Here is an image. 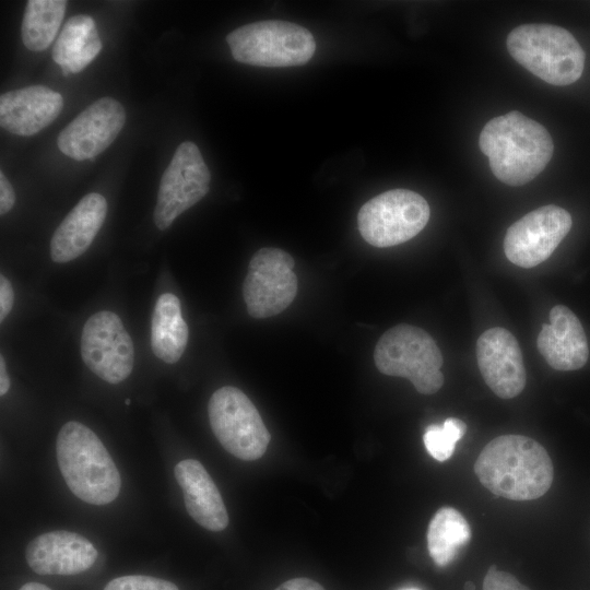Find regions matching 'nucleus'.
I'll return each mask as SVG.
<instances>
[{
    "label": "nucleus",
    "instance_id": "32",
    "mask_svg": "<svg viewBox=\"0 0 590 590\" xmlns=\"http://www.w3.org/2000/svg\"><path fill=\"white\" fill-rule=\"evenodd\" d=\"M464 590H475V586L471 581H467L464 585Z\"/></svg>",
    "mask_w": 590,
    "mask_h": 590
},
{
    "label": "nucleus",
    "instance_id": "24",
    "mask_svg": "<svg viewBox=\"0 0 590 590\" xmlns=\"http://www.w3.org/2000/svg\"><path fill=\"white\" fill-rule=\"evenodd\" d=\"M467 430L463 421L449 417L441 425H429L423 436L424 445L429 455L437 461L448 460Z\"/></svg>",
    "mask_w": 590,
    "mask_h": 590
},
{
    "label": "nucleus",
    "instance_id": "30",
    "mask_svg": "<svg viewBox=\"0 0 590 590\" xmlns=\"http://www.w3.org/2000/svg\"><path fill=\"white\" fill-rule=\"evenodd\" d=\"M10 388V378L7 374L3 355L0 356V394L4 396Z\"/></svg>",
    "mask_w": 590,
    "mask_h": 590
},
{
    "label": "nucleus",
    "instance_id": "21",
    "mask_svg": "<svg viewBox=\"0 0 590 590\" xmlns=\"http://www.w3.org/2000/svg\"><path fill=\"white\" fill-rule=\"evenodd\" d=\"M188 326L182 318L178 297L162 294L151 321V346L154 355L167 364L178 362L188 343Z\"/></svg>",
    "mask_w": 590,
    "mask_h": 590
},
{
    "label": "nucleus",
    "instance_id": "12",
    "mask_svg": "<svg viewBox=\"0 0 590 590\" xmlns=\"http://www.w3.org/2000/svg\"><path fill=\"white\" fill-rule=\"evenodd\" d=\"M570 214L550 204L535 209L509 226L504 251L509 261L521 268H533L545 261L571 228Z\"/></svg>",
    "mask_w": 590,
    "mask_h": 590
},
{
    "label": "nucleus",
    "instance_id": "31",
    "mask_svg": "<svg viewBox=\"0 0 590 590\" xmlns=\"http://www.w3.org/2000/svg\"><path fill=\"white\" fill-rule=\"evenodd\" d=\"M19 590H51V589L39 582H27L23 585Z\"/></svg>",
    "mask_w": 590,
    "mask_h": 590
},
{
    "label": "nucleus",
    "instance_id": "34",
    "mask_svg": "<svg viewBox=\"0 0 590 590\" xmlns=\"http://www.w3.org/2000/svg\"><path fill=\"white\" fill-rule=\"evenodd\" d=\"M406 590H416V589H406Z\"/></svg>",
    "mask_w": 590,
    "mask_h": 590
},
{
    "label": "nucleus",
    "instance_id": "4",
    "mask_svg": "<svg viewBox=\"0 0 590 590\" xmlns=\"http://www.w3.org/2000/svg\"><path fill=\"white\" fill-rule=\"evenodd\" d=\"M511 57L552 85L576 82L585 68V51L567 30L545 23L523 24L507 36Z\"/></svg>",
    "mask_w": 590,
    "mask_h": 590
},
{
    "label": "nucleus",
    "instance_id": "7",
    "mask_svg": "<svg viewBox=\"0 0 590 590\" xmlns=\"http://www.w3.org/2000/svg\"><path fill=\"white\" fill-rule=\"evenodd\" d=\"M208 414L212 432L226 451L244 461L264 455L270 433L241 390L232 386L217 389L209 400Z\"/></svg>",
    "mask_w": 590,
    "mask_h": 590
},
{
    "label": "nucleus",
    "instance_id": "18",
    "mask_svg": "<svg viewBox=\"0 0 590 590\" xmlns=\"http://www.w3.org/2000/svg\"><path fill=\"white\" fill-rule=\"evenodd\" d=\"M107 214L106 199L96 192L84 196L68 213L50 240V257L66 263L91 246Z\"/></svg>",
    "mask_w": 590,
    "mask_h": 590
},
{
    "label": "nucleus",
    "instance_id": "2",
    "mask_svg": "<svg viewBox=\"0 0 590 590\" xmlns=\"http://www.w3.org/2000/svg\"><path fill=\"white\" fill-rule=\"evenodd\" d=\"M479 144L495 177L509 186H522L535 178L554 151L548 131L517 110L491 119L480 133Z\"/></svg>",
    "mask_w": 590,
    "mask_h": 590
},
{
    "label": "nucleus",
    "instance_id": "9",
    "mask_svg": "<svg viewBox=\"0 0 590 590\" xmlns=\"http://www.w3.org/2000/svg\"><path fill=\"white\" fill-rule=\"evenodd\" d=\"M293 257L279 248H261L252 256L243 283L248 314L258 319L285 310L297 293Z\"/></svg>",
    "mask_w": 590,
    "mask_h": 590
},
{
    "label": "nucleus",
    "instance_id": "20",
    "mask_svg": "<svg viewBox=\"0 0 590 590\" xmlns=\"http://www.w3.org/2000/svg\"><path fill=\"white\" fill-rule=\"evenodd\" d=\"M102 50L95 21L85 14L70 17L52 48V59L64 75L82 71Z\"/></svg>",
    "mask_w": 590,
    "mask_h": 590
},
{
    "label": "nucleus",
    "instance_id": "28",
    "mask_svg": "<svg viewBox=\"0 0 590 590\" xmlns=\"http://www.w3.org/2000/svg\"><path fill=\"white\" fill-rule=\"evenodd\" d=\"M15 202L13 188L3 172H0V214L8 213Z\"/></svg>",
    "mask_w": 590,
    "mask_h": 590
},
{
    "label": "nucleus",
    "instance_id": "33",
    "mask_svg": "<svg viewBox=\"0 0 590 590\" xmlns=\"http://www.w3.org/2000/svg\"><path fill=\"white\" fill-rule=\"evenodd\" d=\"M125 403L129 405V404H130V399H127V400L125 401Z\"/></svg>",
    "mask_w": 590,
    "mask_h": 590
},
{
    "label": "nucleus",
    "instance_id": "8",
    "mask_svg": "<svg viewBox=\"0 0 590 590\" xmlns=\"http://www.w3.org/2000/svg\"><path fill=\"white\" fill-rule=\"evenodd\" d=\"M429 205L418 193L392 189L368 200L358 211L362 237L371 246L391 247L416 236L429 220Z\"/></svg>",
    "mask_w": 590,
    "mask_h": 590
},
{
    "label": "nucleus",
    "instance_id": "29",
    "mask_svg": "<svg viewBox=\"0 0 590 590\" xmlns=\"http://www.w3.org/2000/svg\"><path fill=\"white\" fill-rule=\"evenodd\" d=\"M275 590H324V588L309 578H293L283 582Z\"/></svg>",
    "mask_w": 590,
    "mask_h": 590
},
{
    "label": "nucleus",
    "instance_id": "15",
    "mask_svg": "<svg viewBox=\"0 0 590 590\" xmlns=\"http://www.w3.org/2000/svg\"><path fill=\"white\" fill-rule=\"evenodd\" d=\"M28 566L38 575H76L87 570L97 550L84 536L69 531H51L33 539L25 552Z\"/></svg>",
    "mask_w": 590,
    "mask_h": 590
},
{
    "label": "nucleus",
    "instance_id": "11",
    "mask_svg": "<svg viewBox=\"0 0 590 590\" xmlns=\"http://www.w3.org/2000/svg\"><path fill=\"white\" fill-rule=\"evenodd\" d=\"M81 356L92 373L109 384L121 382L131 374L134 347L118 315L102 310L86 320Z\"/></svg>",
    "mask_w": 590,
    "mask_h": 590
},
{
    "label": "nucleus",
    "instance_id": "10",
    "mask_svg": "<svg viewBox=\"0 0 590 590\" xmlns=\"http://www.w3.org/2000/svg\"><path fill=\"white\" fill-rule=\"evenodd\" d=\"M211 174L197 144L182 142L165 169L154 209V223L168 228L182 212L199 202L210 189Z\"/></svg>",
    "mask_w": 590,
    "mask_h": 590
},
{
    "label": "nucleus",
    "instance_id": "16",
    "mask_svg": "<svg viewBox=\"0 0 590 590\" xmlns=\"http://www.w3.org/2000/svg\"><path fill=\"white\" fill-rule=\"evenodd\" d=\"M62 107L61 94L44 85L10 91L0 96V125L16 135H34L50 125Z\"/></svg>",
    "mask_w": 590,
    "mask_h": 590
},
{
    "label": "nucleus",
    "instance_id": "1",
    "mask_svg": "<svg viewBox=\"0 0 590 590\" xmlns=\"http://www.w3.org/2000/svg\"><path fill=\"white\" fill-rule=\"evenodd\" d=\"M473 469L484 487L511 500L543 496L554 476L545 448L523 435H502L491 440L480 452Z\"/></svg>",
    "mask_w": 590,
    "mask_h": 590
},
{
    "label": "nucleus",
    "instance_id": "13",
    "mask_svg": "<svg viewBox=\"0 0 590 590\" xmlns=\"http://www.w3.org/2000/svg\"><path fill=\"white\" fill-rule=\"evenodd\" d=\"M125 122L126 111L118 101L99 98L60 131L58 148L75 161L93 158L113 143Z\"/></svg>",
    "mask_w": 590,
    "mask_h": 590
},
{
    "label": "nucleus",
    "instance_id": "27",
    "mask_svg": "<svg viewBox=\"0 0 590 590\" xmlns=\"http://www.w3.org/2000/svg\"><path fill=\"white\" fill-rule=\"evenodd\" d=\"M13 288L10 281L4 276H0V321L9 315L13 306Z\"/></svg>",
    "mask_w": 590,
    "mask_h": 590
},
{
    "label": "nucleus",
    "instance_id": "6",
    "mask_svg": "<svg viewBox=\"0 0 590 590\" xmlns=\"http://www.w3.org/2000/svg\"><path fill=\"white\" fill-rule=\"evenodd\" d=\"M233 58L258 67H293L308 62L316 42L305 27L286 21L243 25L226 36Z\"/></svg>",
    "mask_w": 590,
    "mask_h": 590
},
{
    "label": "nucleus",
    "instance_id": "14",
    "mask_svg": "<svg viewBox=\"0 0 590 590\" xmlns=\"http://www.w3.org/2000/svg\"><path fill=\"white\" fill-rule=\"evenodd\" d=\"M476 358L484 381L496 396L511 399L523 390L522 353L508 330L496 327L484 331L476 341Z\"/></svg>",
    "mask_w": 590,
    "mask_h": 590
},
{
    "label": "nucleus",
    "instance_id": "25",
    "mask_svg": "<svg viewBox=\"0 0 590 590\" xmlns=\"http://www.w3.org/2000/svg\"><path fill=\"white\" fill-rule=\"evenodd\" d=\"M104 590H178V588L173 582L164 579L130 575L110 580Z\"/></svg>",
    "mask_w": 590,
    "mask_h": 590
},
{
    "label": "nucleus",
    "instance_id": "22",
    "mask_svg": "<svg viewBox=\"0 0 590 590\" xmlns=\"http://www.w3.org/2000/svg\"><path fill=\"white\" fill-rule=\"evenodd\" d=\"M427 548L434 563L440 567L453 560L458 550L471 539V529L457 509L441 507L433 516L427 529Z\"/></svg>",
    "mask_w": 590,
    "mask_h": 590
},
{
    "label": "nucleus",
    "instance_id": "26",
    "mask_svg": "<svg viewBox=\"0 0 590 590\" xmlns=\"http://www.w3.org/2000/svg\"><path fill=\"white\" fill-rule=\"evenodd\" d=\"M483 590H530L509 573L497 570L492 565L483 580Z\"/></svg>",
    "mask_w": 590,
    "mask_h": 590
},
{
    "label": "nucleus",
    "instance_id": "19",
    "mask_svg": "<svg viewBox=\"0 0 590 590\" xmlns=\"http://www.w3.org/2000/svg\"><path fill=\"white\" fill-rule=\"evenodd\" d=\"M174 473L190 517L210 531L224 530L228 514L219 488L202 463L194 459L181 460L175 465Z\"/></svg>",
    "mask_w": 590,
    "mask_h": 590
},
{
    "label": "nucleus",
    "instance_id": "17",
    "mask_svg": "<svg viewBox=\"0 0 590 590\" xmlns=\"http://www.w3.org/2000/svg\"><path fill=\"white\" fill-rule=\"evenodd\" d=\"M550 324L544 323L536 345L546 363L556 370H576L588 361L589 347L581 322L564 305L550 311Z\"/></svg>",
    "mask_w": 590,
    "mask_h": 590
},
{
    "label": "nucleus",
    "instance_id": "5",
    "mask_svg": "<svg viewBox=\"0 0 590 590\" xmlns=\"http://www.w3.org/2000/svg\"><path fill=\"white\" fill-rule=\"evenodd\" d=\"M374 361L380 373L409 379L422 394H433L444 384L441 352L415 326L402 323L387 330L376 344Z\"/></svg>",
    "mask_w": 590,
    "mask_h": 590
},
{
    "label": "nucleus",
    "instance_id": "3",
    "mask_svg": "<svg viewBox=\"0 0 590 590\" xmlns=\"http://www.w3.org/2000/svg\"><path fill=\"white\" fill-rule=\"evenodd\" d=\"M57 460L71 492L85 503L106 505L119 494L121 480L109 452L87 426L68 422L57 436Z\"/></svg>",
    "mask_w": 590,
    "mask_h": 590
},
{
    "label": "nucleus",
    "instance_id": "23",
    "mask_svg": "<svg viewBox=\"0 0 590 590\" xmlns=\"http://www.w3.org/2000/svg\"><path fill=\"white\" fill-rule=\"evenodd\" d=\"M66 9L63 0H30L21 25L25 47L32 51L47 49L57 36Z\"/></svg>",
    "mask_w": 590,
    "mask_h": 590
}]
</instances>
